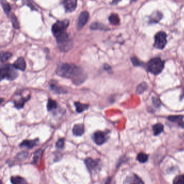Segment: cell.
I'll list each match as a JSON object with an SVG mask.
<instances>
[{"instance_id": "cell-1", "label": "cell", "mask_w": 184, "mask_h": 184, "mask_svg": "<svg viewBox=\"0 0 184 184\" xmlns=\"http://www.w3.org/2000/svg\"><path fill=\"white\" fill-rule=\"evenodd\" d=\"M57 75L66 78L71 79L76 85L82 83L86 78L82 69L69 63H63L58 66L56 71Z\"/></svg>"}, {"instance_id": "cell-2", "label": "cell", "mask_w": 184, "mask_h": 184, "mask_svg": "<svg viewBox=\"0 0 184 184\" xmlns=\"http://www.w3.org/2000/svg\"><path fill=\"white\" fill-rule=\"evenodd\" d=\"M57 42L58 43L60 50L63 52H67L70 50L73 45L72 41L68 36L66 31L59 34L56 36Z\"/></svg>"}, {"instance_id": "cell-3", "label": "cell", "mask_w": 184, "mask_h": 184, "mask_svg": "<svg viewBox=\"0 0 184 184\" xmlns=\"http://www.w3.org/2000/svg\"><path fill=\"white\" fill-rule=\"evenodd\" d=\"M164 68V62L160 58H153L147 63V69L149 72L153 75L160 74Z\"/></svg>"}, {"instance_id": "cell-4", "label": "cell", "mask_w": 184, "mask_h": 184, "mask_svg": "<svg viewBox=\"0 0 184 184\" xmlns=\"http://www.w3.org/2000/svg\"><path fill=\"white\" fill-rule=\"evenodd\" d=\"M15 69L13 65L11 64H5L2 66L1 69V79L13 81L16 79L18 76V73Z\"/></svg>"}, {"instance_id": "cell-5", "label": "cell", "mask_w": 184, "mask_h": 184, "mask_svg": "<svg viewBox=\"0 0 184 184\" xmlns=\"http://www.w3.org/2000/svg\"><path fill=\"white\" fill-rule=\"evenodd\" d=\"M69 21L68 20L58 21L55 23H54L52 26V32L54 36L56 37L59 34L62 33L65 31L66 29L68 28L69 25Z\"/></svg>"}, {"instance_id": "cell-6", "label": "cell", "mask_w": 184, "mask_h": 184, "mask_svg": "<svg viewBox=\"0 0 184 184\" xmlns=\"http://www.w3.org/2000/svg\"><path fill=\"white\" fill-rule=\"evenodd\" d=\"M167 44V35L164 31H159L154 36V47L158 49L164 48Z\"/></svg>"}, {"instance_id": "cell-7", "label": "cell", "mask_w": 184, "mask_h": 184, "mask_svg": "<svg viewBox=\"0 0 184 184\" xmlns=\"http://www.w3.org/2000/svg\"><path fill=\"white\" fill-rule=\"evenodd\" d=\"M108 133L103 132L100 131H98L95 132L93 135V139L94 142L96 144L98 145H101L105 143L108 140Z\"/></svg>"}, {"instance_id": "cell-8", "label": "cell", "mask_w": 184, "mask_h": 184, "mask_svg": "<svg viewBox=\"0 0 184 184\" xmlns=\"http://www.w3.org/2000/svg\"><path fill=\"white\" fill-rule=\"evenodd\" d=\"M85 165L89 171H93L98 167L99 164V159H93L91 158L86 159L84 161Z\"/></svg>"}, {"instance_id": "cell-9", "label": "cell", "mask_w": 184, "mask_h": 184, "mask_svg": "<svg viewBox=\"0 0 184 184\" xmlns=\"http://www.w3.org/2000/svg\"><path fill=\"white\" fill-rule=\"evenodd\" d=\"M89 17V14L88 11H84L82 12L79 15L78 17L77 22V28L78 29L82 28L88 22Z\"/></svg>"}, {"instance_id": "cell-10", "label": "cell", "mask_w": 184, "mask_h": 184, "mask_svg": "<svg viewBox=\"0 0 184 184\" xmlns=\"http://www.w3.org/2000/svg\"><path fill=\"white\" fill-rule=\"evenodd\" d=\"M124 184H144L139 177L136 174L128 176L124 181Z\"/></svg>"}, {"instance_id": "cell-11", "label": "cell", "mask_w": 184, "mask_h": 184, "mask_svg": "<svg viewBox=\"0 0 184 184\" xmlns=\"http://www.w3.org/2000/svg\"><path fill=\"white\" fill-rule=\"evenodd\" d=\"M63 4L67 12H72L75 10L77 7L76 0H67L63 2Z\"/></svg>"}, {"instance_id": "cell-12", "label": "cell", "mask_w": 184, "mask_h": 184, "mask_svg": "<svg viewBox=\"0 0 184 184\" xmlns=\"http://www.w3.org/2000/svg\"><path fill=\"white\" fill-rule=\"evenodd\" d=\"M13 66L16 69L21 71H24L26 68V63L24 58L20 57L14 63Z\"/></svg>"}, {"instance_id": "cell-13", "label": "cell", "mask_w": 184, "mask_h": 184, "mask_svg": "<svg viewBox=\"0 0 184 184\" xmlns=\"http://www.w3.org/2000/svg\"><path fill=\"white\" fill-rule=\"evenodd\" d=\"M39 142L38 139H36L34 140H24L20 145V147H27L28 149H33V147L37 145Z\"/></svg>"}, {"instance_id": "cell-14", "label": "cell", "mask_w": 184, "mask_h": 184, "mask_svg": "<svg viewBox=\"0 0 184 184\" xmlns=\"http://www.w3.org/2000/svg\"><path fill=\"white\" fill-rule=\"evenodd\" d=\"M85 131L84 126L82 124L75 125L72 129V132L74 135L77 136H81Z\"/></svg>"}, {"instance_id": "cell-15", "label": "cell", "mask_w": 184, "mask_h": 184, "mask_svg": "<svg viewBox=\"0 0 184 184\" xmlns=\"http://www.w3.org/2000/svg\"><path fill=\"white\" fill-rule=\"evenodd\" d=\"M184 116H171L168 119L171 122L177 123L181 128H184V122L183 120Z\"/></svg>"}, {"instance_id": "cell-16", "label": "cell", "mask_w": 184, "mask_h": 184, "mask_svg": "<svg viewBox=\"0 0 184 184\" xmlns=\"http://www.w3.org/2000/svg\"><path fill=\"white\" fill-rule=\"evenodd\" d=\"M30 96L29 95L27 97H22L21 98H19L18 100H16L14 101L15 106L17 109H21L23 107L25 103L27 102L30 98Z\"/></svg>"}, {"instance_id": "cell-17", "label": "cell", "mask_w": 184, "mask_h": 184, "mask_svg": "<svg viewBox=\"0 0 184 184\" xmlns=\"http://www.w3.org/2000/svg\"><path fill=\"white\" fill-rule=\"evenodd\" d=\"M162 16L163 15L160 12L158 11L154 12L150 17V22L152 23L158 22L159 21L162 19Z\"/></svg>"}, {"instance_id": "cell-18", "label": "cell", "mask_w": 184, "mask_h": 184, "mask_svg": "<svg viewBox=\"0 0 184 184\" xmlns=\"http://www.w3.org/2000/svg\"><path fill=\"white\" fill-rule=\"evenodd\" d=\"M10 181L12 184H29L26 179L20 176L12 177Z\"/></svg>"}, {"instance_id": "cell-19", "label": "cell", "mask_w": 184, "mask_h": 184, "mask_svg": "<svg viewBox=\"0 0 184 184\" xmlns=\"http://www.w3.org/2000/svg\"><path fill=\"white\" fill-rule=\"evenodd\" d=\"M75 106L76 107V110L78 113H81L83 111L87 110L89 108V105L86 104H83L79 102H75Z\"/></svg>"}, {"instance_id": "cell-20", "label": "cell", "mask_w": 184, "mask_h": 184, "mask_svg": "<svg viewBox=\"0 0 184 184\" xmlns=\"http://www.w3.org/2000/svg\"><path fill=\"white\" fill-rule=\"evenodd\" d=\"M50 88H51L52 90L54 91L55 92H56L57 94H65L67 92L66 90L64 88L60 87V86L57 85L54 83H51L50 84Z\"/></svg>"}, {"instance_id": "cell-21", "label": "cell", "mask_w": 184, "mask_h": 184, "mask_svg": "<svg viewBox=\"0 0 184 184\" xmlns=\"http://www.w3.org/2000/svg\"><path fill=\"white\" fill-rule=\"evenodd\" d=\"M90 28L92 30H105L108 29V28H106L105 25L100 23L98 22L92 23L90 25Z\"/></svg>"}, {"instance_id": "cell-22", "label": "cell", "mask_w": 184, "mask_h": 184, "mask_svg": "<svg viewBox=\"0 0 184 184\" xmlns=\"http://www.w3.org/2000/svg\"><path fill=\"white\" fill-rule=\"evenodd\" d=\"M153 132L154 136H158L163 132L164 130V125L160 123H157L153 126Z\"/></svg>"}, {"instance_id": "cell-23", "label": "cell", "mask_w": 184, "mask_h": 184, "mask_svg": "<svg viewBox=\"0 0 184 184\" xmlns=\"http://www.w3.org/2000/svg\"><path fill=\"white\" fill-rule=\"evenodd\" d=\"M110 22L113 25H118L120 23V18L116 14H112L109 17Z\"/></svg>"}, {"instance_id": "cell-24", "label": "cell", "mask_w": 184, "mask_h": 184, "mask_svg": "<svg viewBox=\"0 0 184 184\" xmlns=\"http://www.w3.org/2000/svg\"><path fill=\"white\" fill-rule=\"evenodd\" d=\"M42 150H41V149H40V150L36 151L34 154L33 163V164H37V163L39 162L40 160H41V159L42 158Z\"/></svg>"}, {"instance_id": "cell-25", "label": "cell", "mask_w": 184, "mask_h": 184, "mask_svg": "<svg viewBox=\"0 0 184 184\" xmlns=\"http://www.w3.org/2000/svg\"><path fill=\"white\" fill-rule=\"evenodd\" d=\"M8 16H9V17H10L12 24H13V26L15 28H20V24H19V22L18 21L16 16L13 13H11Z\"/></svg>"}, {"instance_id": "cell-26", "label": "cell", "mask_w": 184, "mask_h": 184, "mask_svg": "<svg viewBox=\"0 0 184 184\" xmlns=\"http://www.w3.org/2000/svg\"><path fill=\"white\" fill-rule=\"evenodd\" d=\"M2 6L3 7V10L5 12L6 14L9 15V14H11V7L9 5L7 2H6V1H1V2Z\"/></svg>"}, {"instance_id": "cell-27", "label": "cell", "mask_w": 184, "mask_h": 184, "mask_svg": "<svg viewBox=\"0 0 184 184\" xmlns=\"http://www.w3.org/2000/svg\"><path fill=\"white\" fill-rule=\"evenodd\" d=\"M57 108V104L55 100L53 99H49L47 103V109L48 110L51 111L56 109Z\"/></svg>"}, {"instance_id": "cell-28", "label": "cell", "mask_w": 184, "mask_h": 184, "mask_svg": "<svg viewBox=\"0 0 184 184\" xmlns=\"http://www.w3.org/2000/svg\"><path fill=\"white\" fill-rule=\"evenodd\" d=\"M147 89V84L145 82H143L140 85H138V86L137 88L136 92L138 94H141L143 93Z\"/></svg>"}, {"instance_id": "cell-29", "label": "cell", "mask_w": 184, "mask_h": 184, "mask_svg": "<svg viewBox=\"0 0 184 184\" xmlns=\"http://www.w3.org/2000/svg\"><path fill=\"white\" fill-rule=\"evenodd\" d=\"M137 160L141 163H144L148 160V156L144 153H140L137 156Z\"/></svg>"}, {"instance_id": "cell-30", "label": "cell", "mask_w": 184, "mask_h": 184, "mask_svg": "<svg viewBox=\"0 0 184 184\" xmlns=\"http://www.w3.org/2000/svg\"><path fill=\"white\" fill-rule=\"evenodd\" d=\"M173 184H184V175H178L174 179Z\"/></svg>"}, {"instance_id": "cell-31", "label": "cell", "mask_w": 184, "mask_h": 184, "mask_svg": "<svg viewBox=\"0 0 184 184\" xmlns=\"http://www.w3.org/2000/svg\"><path fill=\"white\" fill-rule=\"evenodd\" d=\"M12 56V54L9 52H2L1 54V61L2 62H4L7 61V60L9 59Z\"/></svg>"}, {"instance_id": "cell-32", "label": "cell", "mask_w": 184, "mask_h": 184, "mask_svg": "<svg viewBox=\"0 0 184 184\" xmlns=\"http://www.w3.org/2000/svg\"><path fill=\"white\" fill-rule=\"evenodd\" d=\"M56 146L58 149H62L64 146V139L63 138H61L59 139L56 144Z\"/></svg>"}, {"instance_id": "cell-33", "label": "cell", "mask_w": 184, "mask_h": 184, "mask_svg": "<svg viewBox=\"0 0 184 184\" xmlns=\"http://www.w3.org/2000/svg\"><path fill=\"white\" fill-rule=\"evenodd\" d=\"M131 61L134 66H140L141 65V62L138 60L136 57L131 58Z\"/></svg>"}, {"instance_id": "cell-34", "label": "cell", "mask_w": 184, "mask_h": 184, "mask_svg": "<svg viewBox=\"0 0 184 184\" xmlns=\"http://www.w3.org/2000/svg\"><path fill=\"white\" fill-rule=\"evenodd\" d=\"M153 102L154 105H155L156 107H159L161 104L159 99H157L156 98H153Z\"/></svg>"}, {"instance_id": "cell-35", "label": "cell", "mask_w": 184, "mask_h": 184, "mask_svg": "<svg viewBox=\"0 0 184 184\" xmlns=\"http://www.w3.org/2000/svg\"><path fill=\"white\" fill-rule=\"evenodd\" d=\"M104 68L105 69V70H111V67L108 64H105L104 65Z\"/></svg>"}, {"instance_id": "cell-36", "label": "cell", "mask_w": 184, "mask_h": 184, "mask_svg": "<svg viewBox=\"0 0 184 184\" xmlns=\"http://www.w3.org/2000/svg\"><path fill=\"white\" fill-rule=\"evenodd\" d=\"M111 181V178H108L107 180L105 181V184H110Z\"/></svg>"}]
</instances>
